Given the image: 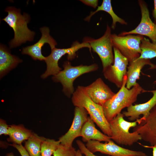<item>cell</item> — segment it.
Listing matches in <instances>:
<instances>
[{"instance_id":"cell-1","label":"cell","mask_w":156,"mask_h":156,"mask_svg":"<svg viewBox=\"0 0 156 156\" xmlns=\"http://www.w3.org/2000/svg\"><path fill=\"white\" fill-rule=\"evenodd\" d=\"M127 76L123 78L122 85L118 92L110 99L106 102L103 107L105 116L108 122L120 113L122 110L133 105L138 96L144 90L138 83L129 89L126 87Z\"/></svg>"},{"instance_id":"cell-2","label":"cell","mask_w":156,"mask_h":156,"mask_svg":"<svg viewBox=\"0 0 156 156\" xmlns=\"http://www.w3.org/2000/svg\"><path fill=\"white\" fill-rule=\"evenodd\" d=\"M5 11L8 15L3 20L12 28L14 34V38L9 42L10 47H15L27 41H32L35 33L27 26L30 20L29 15L25 13L22 15L20 9L12 6L8 7Z\"/></svg>"},{"instance_id":"cell-3","label":"cell","mask_w":156,"mask_h":156,"mask_svg":"<svg viewBox=\"0 0 156 156\" xmlns=\"http://www.w3.org/2000/svg\"><path fill=\"white\" fill-rule=\"evenodd\" d=\"M72 101L75 107L84 108L90 117L104 134L110 137L111 132L103 106L94 103L88 96L85 87L78 86L72 95Z\"/></svg>"},{"instance_id":"cell-4","label":"cell","mask_w":156,"mask_h":156,"mask_svg":"<svg viewBox=\"0 0 156 156\" xmlns=\"http://www.w3.org/2000/svg\"><path fill=\"white\" fill-rule=\"evenodd\" d=\"M124 117L120 113L109 122L111 132L110 137L118 144L130 146L142 138L137 132L129 131L130 128L137 125L138 120L130 122L124 119Z\"/></svg>"},{"instance_id":"cell-5","label":"cell","mask_w":156,"mask_h":156,"mask_svg":"<svg viewBox=\"0 0 156 156\" xmlns=\"http://www.w3.org/2000/svg\"><path fill=\"white\" fill-rule=\"evenodd\" d=\"M63 66V70L53 75L52 79L55 82L62 84L63 91L68 97H70L75 92L73 83L76 79L84 74L95 71L98 68L96 64L89 66L81 65L73 66L68 61L64 62Z\"/></svg>"},{"instance_id":"cell-6","label":"cell","mask_w":156,"mask_h":156,"mask_svg":"<svg viewBox=\"0 0 156 156\" xmlns=\"http://www.w3.org/2000/svg\"><path fill=\"white\" fill-rule=\"evenodd\" d=\"M84 47L88 48L90 50L91 49L88 43L84 42L80 43L76 41L70 48L57 49L55 47L51 49V54L46 57L44 61L47 64V68L45 72L41 75V78L44 79L49 75H54L58 73L62 69L58 66V62L62 56L67 54L68 60H72L75 57L77 51Z\"/></svg>"},{"instance_id":"cell-7","label":"cell","mask_w":156,"mask_h":156,"mask_svg":"<svg viewBox=\"0 0 156 156\" xmlns=\"http://www.w3.org/2000/svg\"><path fill=\"white\" fill-rule=\"evenodd\" d=\"M144 37L138 35L122 36L114 34L111 35L113 47L117 49L128 59L129 63L140 57L141 53L140 44Z\"/></svg>"},{"instance_id":"cell-8","label":"cell","mask_w":156,"mask_h":156,"mask_svg":"<svg viewBox=\"0 0 156 156\" xmlns=\"http://www.w3.org/2000/svg\"><path fill=\"white\" fill-rule=\"evenodd\" d=\"M111 30L107 24L104 34L96 39L89 37L85 38L83 41L88 43L94 51L99 57L104 70L113 64L114 55L111 40Z\"/></svg>"},{"instance_id":"cell-9","label":"cell","mask_w":156,"mask_h":156,"mask_svg":"<svg viewBox=\"0 0 156 156\" xmlns=\"http://www.w3.org/2000/svg\"><path fill=\"white\" fill-rule=\"evenodd\" d=\"M141 18L140 22L134 29L129 31L122 32L118 35L125 36L136 34L148 37L151 42L156 44V25L151 19L147 4L144 0H139Z\"/></svg>"},{"instance_id":"cell-10","label":"cell","mask_w":156,"mask_h":156,"mask_svg":"<svg viewBox=\"0 0 156 156\" xmlns=\"http://www.w3.org/2000/svg\"><path fill=\"white\" fill-rule=\"evenodd\" d=\"M114 61L112 65L103 70L105 78L114 83L118 88L121 87L124 77L126 75L129 62L116 48L113 47Z\"/></svg>"},{"instance_id":"cell-11","label":"cell","mask_w":156,"mask_h":156,"mask_svg":"<svg viewBox=\"0 0 156 156\" xmlns=\"http://www.w3.org/2000/svg\"><path fill=\"white\" fill-rule=\"evenodd\" d=\"M85 145L93 153L99 152L112 156H147L142 151L132 150L119 146L112 140L104 143L97 140H90Z\"/></svg>"},{"instance_id":"cell-12","label":"cell","mask_w":156,"mask_h":156,"mask_svg":"<svg viewBox=\"0 0 156 156\" xmlns=\"http://www.w3.org/2000/svg\"><path fill=\"white\" fill-rule=\"evenodd\" d=\"M88 114L84 108L75 107L74 117L70 128L66 133L59 138L60 144L67 147L72 146L74 140L80 136L83 127L88 117Z\"/></svg>"},{"instance_id":"cell-13","label":"cell","mask_w":156,"mask_h":156,"mask_svg":"<svg viewBox=\"0 0 156 156\" xmlns=\"http://www.w3.org/2000/svg\"><path fill=\"white\" fill-rule=\"evenodd\" d=\"M133 131L138 132L142 140L148 142L151 146L156 145V105L146 118L134 127Z\"/></svg>"},{"instance_id":"cell-14","label":"cell","mask_w":156,"mask_h":156,"mask_svg":"<svg viewBox=\"0 0 156 156\" xmlns=\"http://www.w3.org/2000/svg\"><path fill=\"white\" fill-rule=\"evenodd\" d=\"M42 36L38 42L33 45L23 48L22 53L28 55L34 60H45L46 57L43 56L41 52L42 48L45 43H48L51 49L55 48L57 43L50 35V30L48 27H44L40 29Z\"/></svg>"},{"instance_id":"cell-15","label":"cell","mask_w":156,"mask_h":156,"mask_svg":"<svg viewBox=\"0 0 156 156\" xmlns=\"http://www.w3.org/2000/svg\"><path fill=\"white\" fill-rule=\"evenodd\" d=\"M153 94L152 97L147 102L142 104L132 105L127 108L126 111L123 112L124 116L128 117L131 121L137 120L138 124L144 120L148 116L151 109L156 105V90L146 91Z\"/></svg>"},{"instance_id":"cell-16","label":"cell","mask_w":156,"mask_h":156,"mask_svg":"<svg viewBox=\"0 0 156 156\" xmlns=\"http://www.w3.org/2000/svg\"><path fill=\"white\" fill-rule=\"evenodd\" d=\"M85 88L91 99L102 106L115 94L101 78H98Z\"/></svg>"},{"instance_id":"cell-17","label":"cell","mask_w":156,"mask_h":156,"mask_svg":"<svg viewBox=\"0 0 156 156\" xmlns=\"http://www.w3.org/2000/svg\"><path fill=\"white\" fill-rule=\"evenodd\" d=\"M129 63L127 67L126 86L129 89L138 83L137 80L139 79L141 70L145 66L149 65L150 69H156V65L152 63L149 59L138 58Z\"/></svg>"},{"instance_id":"cell-18","label":"cell","mask_w":156,"mask_h":156,"mask_svg":"<svg viewBox=\"0 0 156 156\" xmlns=\"http://www.w3.org/2000/svg\"><path fill=\"white\" fill-rule=\"evenodd\" d=\"M94 122L90 117L84 124L81 130L80 136L83 142L90 140L107 142L111 140L110 137L103 133L96 127Z\"/></svg>"},{"instance_id":"cell-19","label":"cell","mask_w":156,"mask_h":156,"mask_svg":"<svg viewBox=\"0 0 156 156\" xmlns=\"http://www.w3.org/2000/svg\"><path fill=\"white\" fill-rule=\"evenodd\" d=\"M22 60L12 55L4 45L0 48V73L1 77L8 71L14 68Z\"/></svg>"},{"instance_id":"cell-20","label":"cell","mask_w":156,"mask_h":156,"mask_svg":"<svg viewBox=\"0 0 156 156\" xmlns=\"http://www.w3.org/2000/svg\"><path fill=\"white\" fill-rule=\"evenodd\" d=\"M31 131L25 128L23 125H12L9 126L8 141L13 143L21 145L31 135Z\"/></svg>"},{"instance_id":"cell-21","label":"cell","mask_w":156,"mask_h":156,"mask_svg":"<svg viewBox=\"0 0 156 156\" xmlns=\"http://www.w3.org/2000/svg\"><path fill=\"white\" fill-rule=\"evenodd\" d=\"M110 0H103L101 5L98 6L96 10L93 12H91L89 16L86 17L85 20L89 21L91 17L95 13L100 11H105L111 16L112 19V23L111 28L114 29L116 27L117 23H119L122 25H127V23L123 19L118 16L114 12L111 5Z\"/></svg>"},{"instance_id":"cell-22","label":"cell","mask_w":156,"mask_h":156,"mask_svg":"<svg viewBox=\"0 0 156 156\" xmlns=\"http://www.w3.org/2000/svg\"><path fill=\"white\" fill-rule=\"evenodd\" d=\"M45 139L32 133L31 136L25 142L24 146L30 156H41V144Z\"/></svg>"},{"instance_id":"cell-23","label":"cell","mask_w":156,"mask_h":156,"mask_svg":"<svg viewBox=\"0 0 156 156\" xmlns=\"http://www.w3.org/2000/svg\"><path fill=\"white\" fill-rule=\"evenodd\" d=\"M141 53L138 59H151L156 57V44L144 37L140 44Z\"/></svg>"},{"instance_id":"cell-24","label":"cell","mask_w":156,"mask_h":156,"mask_svg":"<svg viewBox=\"0 0 156 156\" xmlns=\"http://www.w3.org/2000/svg\"><path fill=\"white\" fill-rule=\"evenodd\" d=\"M60 144L59 140L46 138L41 144V156H51Z\"/></svg>"},{"instance_id":"cell-25","label":"cell","mask_w":156,"mask_h":156,"mask_svg":"<svg viewBox=\"0 0 156 156\" xmlns=\"http://www.w3.org/2000/svg\"><path fill=\"white\" fill-rule=\"evenodd\" d=\"M76 151L72 146L67 147L60 144L53 155V156H75Z\"/></svg>"},{"instance_id":"cell-26","label":"cell","mask_w":156,"mask_h":156,"mask_svg":"<svg viewBox=\"0 0 156 156\" xmlns=\"http://www.w3.org/2000/svg\"><path fill=\"white\" fill-rule=\"evenodd\" d=\"M76 142L79 150L82 154H84L85 156H98L90 152L81 141L78 140Z\"/></svg>"},{"instance_id":"cell-27","label":"cell","mask_w":156,"mask_h":156,"mask_svg":"<svg viewBox=\"0 0 156 156\" xmlns=\"http://www.w3.org/2000/svg\"><path fill=\"white\" fill-rule=\"evenodd\" d=\"M9 126L7 124L6 121L2 119L0 120V135L3 134L5 135H8Z\"/></svg>"},{"instance_id":"cell-28","label":"cell","mask_w":156,"mask_h":156,"mask_svg":"<svg viewBox=\"0 0 156 156\" xmlns=\"http://www.w3.org/2000/svg\"><path fill=\"white\" fill-rule=\"evenodd\" d=\"M10 145L16 148L18 151L21 156H30L22 144L18 145L14 143Z\"/></svg>"},{"instance_id":"cell-29","label":"cell","mask_w":156,"mask_h":156,"mask_svg":"<svg viewBox=\"0 0 156 156\" xmlns=\"http://www.w3.org/2000/svg\"><path fill=\"white\" fill-rule=\"evenodd\" d=\"M80 1L85 4L95 8L97 7L98 2L97 0H81Z\"/></svg>"},{"instance_id":"cell-30","label":"cell","mask_w":156,"mask_h":156,"mask_svg":"<svg viewBox=\"0 0 156 156\" xmlns=\"http://www.w3.org/2000/svg\"><path fill=\"white\" fill-rule=\"evenodd\" d=\"M154 8L152 10V15L154 19V23L156 25V0H154Z\"/></svg>"},{"instance_id":"cell-31","label":"cell","mask_w":156,"mask_h":156,"mask_svg":"<svg viewBox=\"0 0 156 156\" xmlns=\"http://www.w3.org/2000/svg\"><path fill=\"white\" fill-rule=\"evenodd\" d=\"M145 147L152 148L153 149V156H156V145L150 146H145Z\"/></svg>"},{"instance_id":"cell-32","label":"cell","mask_w":156,"mask_h":156,"mask_svg":"<svg viewBox=\"0 0 156 156\" xmlns=\"http://www.w3.org/2000/svg\"><path fill=\"white\" fill-rule=\"evenodd\" d=\"M75 156H82V153L79 149L77 151Z\"/></svg>"},{"instance_id":"cell-33","label":"cell","mask_w":156,"mask_h":156,"mask_svg":"<svg viewBox=\"0 0 156 156\" xmlns=\"http://www.w3.org/2000/svg\"><path fill=\"white\" fill-rule=\"evenodd\" d=\"M6 156H14L13 153H7L6 155Z\"/></svg>"},{"instance_id":"cell-34","label":"cell","mask_w":156,"mask_h":156,"mask_svg":"<svg viewBox=\"0 0 156 156\" xmlns=\"http://www.w3.org/2000/svg\"><path fill=\"white\" fill-rule=\"evenodd\" d=\"M154 83H156V80L155 81Z\"/></svg>"}]
</instances>
